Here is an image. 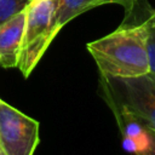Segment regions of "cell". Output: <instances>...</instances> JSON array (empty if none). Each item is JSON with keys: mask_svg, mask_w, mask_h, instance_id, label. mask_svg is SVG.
Listing matches in <instances>:
<instances>
[{"mask_svg": "<svg viewBox=\"0 0 155 155\" xmlns=\"http://www.w3.org/2000/svg\"><path fill=\"white\" fill-rule=\"evenodd\" d=\"M54 2L56 24L59 30L75 17L103 5L102 0H54Z\"/></svg>", "mask_w": 155, "mask_h": 155, "instance_id": "obj_6", "label": "cell"}, {"mask_svg": "<svg viewBox=\"0 0 155 155\" xmlns=\"http://www.w3.org/2000/svg\"><path fill=\"white\" fill-rule=\"evenodd\" d=\"M138 1L139 0H102L103 5H107V4H116V5H121L124 8H125V12H126V16H131L133 12H134V8L136 6L138 5Z\"/></svg>", "mask_w": 155, "mask_h": 155, "instance_id": "obj_9", "label": "cell"}, {"mask_svg": "<svg viewBox=\"0 0 155 155\" xmlns=\"http://www.w3.org/2000/svg\"><path fill=\"white\" fill-rule=\"evenodd\" d=\"M103 98L113 113H125L155 133V74L115 78L101 74Z\"/></svg>", "mask_w": 155, "mask_h": 155, "instance_id": "obj_2", "label": "cell"}, {"mask_svg": "<svg viewBox=\"0 0 155 155\" xmlns=\"http://www.w3.org/2000/svg\"><path fill=\"white\" fill-rule=\"evenodd\" d=\"M40 125L0 98V145L6 155H34Z\"/></svg>", "mask_w": 155, "mask_h": 155, "instance_id": "obj_4", "label": "cell"}, {"mask_svg": "<svg viewBox=\"0 0 155 155\" xmlns=\"http://www.w3.org/2000/svg\"><path fill=\"white\" fill-rule=\"evenodd\" d=\"M30 0H0V23L23 10Z\"/></svg>", "mask_w": 155, "mask_h": 155, "instance_id": "obj_8", "label": "cell"}, {"mask_svg": "<svg viewBox=\"0 0 155 155\" xmlns=\"http://www.w3.org/2000/svg\"><path fill=\"white\" fill-rule=\"evenodd\" d=\"M144 21H124L110 34L86 45L101 74L131 78L150 71Z\"/></svg>", "mask_w": 155, "mask_h": 155, "instance_id": "obj_1", "label": "cell"}, {"mask_svg": "<svg viewBox=\"0 0 155 155\" xmlns=\"http://www.w3.org/2000/svg\"><path fill=\"white\" fill-rule=\"evenodd\" d=\"M0 155H6V154L4 153V150H2V148H1V145H0Z\"/></svg>", "mask_w": 155, "mask_h": 155, "instance_id": "obj_11", "label": "cell"}, {"mask_svg": "<svg viewBox=\"0 0 155 155\" xmlns=\"http://www.w3.org/2000/svg\"><path fill=\"white\" fill-rule=\"evenodd\" d=\"M143 21L147 24V31H148L147 48H148V58H149V69L150 73L155 74V10L148 8L147 16Z\"/></svg>", "mask_w": 155, "mask_h": 155, "instance_id": "obj_7", "label": "cell"}, {"mask_svg": "<svg viewBox=\"0 0 155 155\" xmlns=\"http://www.w3.org/2000/svg\"><path fill=\"white\" fill-rule=\"evenodd\" d=\"M151 134H153V145H151L150 150H148L147 153L140 154V155H155V133L151 132Z\"/></svg>", "mask_w": 155, "mask_h": 155, "instance_id": "obj_10", "label": "cell"}, {"mask_svg": "<svg viewBox=\"0 0 155 155\" xmlns=\"http://www.w3.org/2000/svg\"><path fill=\"white\" fill-rule=\"evenodd\" d=\"M25 24V10L0 23V67L17 68Z\"/></svg>", "mask_w": 155, "mask_h": 155, "instance_id": "obj_5", "label": "cell"}, {"mask_svg": "<svg viewBox=\"0 0 155 155\" xmlns=\"http://www.w3.org/2000/svg\"><path fill=\"white\" fill-rule=\"evenodd\" d=\"M24 10L25 24L17 68L24 78H29L59 29L54 0H30Z\"/></svg>", "mask_w": 155, "mask_h": 155, "instance_id": "obj_3", "label": "cell"}]
</instances>
